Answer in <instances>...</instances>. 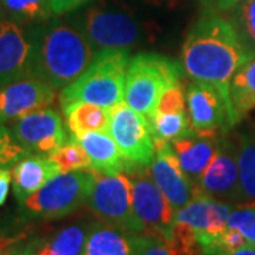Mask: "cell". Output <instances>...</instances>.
<instances>
[{
	"mask_svg": "<svg viewBox=\"0 0 255 255\" xmlns=\"http://www.w3.org/2000/svg\"><path fill=\"white\" fill-rule=\"evenodd\" d=\"M254 57L255 54L243 44L227 17L210 11H206L194 23L182 47L184 73L193 81L217 87L228 104V88L233 75Z\"/></svg>",
	"mask_w": 255,
	"mask_h": 255,
	"instance_id": "cell-1",
	"label": "cell"
},
{
	"mask_svg": "<svg viewBox=\"0 0 255 255\" xmlns=\"http://www.w3.org/2000/svg\"><path fill=\"white\" fill-rule=\"evenodd\" d=\"M31 43V75L63 90L75 81L94 58V47L80 28L48 20L27 27Z\"/></svg>",
	"mask_w": 255,
	"mask_h": 255,
	"instance_id": "cell-2",
	"label": "cell"
},
{
	"mask_svg": "<svg viewBox=\"0 0 255 255\" xmlns=\"http://www.w3.org/2000/svg\"><path fill=\"white\" fill-rule=\"evenodd\" d=\"M130 54L127 50H101L85 71L60 92L61 108L73 102H88L110 110L124 101Z\"/></svg>",
	"mask_w": 255,
	"mask_h": 255,
	"instance_id": "cell-3",
	"label": "cell"
},
{
	"mask_svg": "<svg viewBox=\"0 0 255 255\" xmlns=\"http://www.w3.org/2000/svg\"><path fill=\"white\" fill-rule=\"evenodd\" d=\"M182 75V63L173 58L156 53H139L128 65L124 101L149 121L156 112L160 95L180 81Z\"/></svg>",
	"mask_w": 255,
	"mask_h": 255,
	"instance_id": "cell-4",
	"label": "cell"
},
{
	"mask_svg": "<svg viewBox=\"0 0 255 255\" xmlns=\"http://www.w3.org/2000/svg\"><path fill=\"white\" fill-rule=\"evenodd\" d=\"M80 30L94 48L130 51L152 41L149 26L128 10L98 3L84 13Z\"/></svg>",
	"mask_w": 255,
	"mask_h": 255,
	"instance_id": "cell-5",
	"label": "cell"
},
{
	"mask_svg": "<svg viewBox=\"0 0 255 255\" xmlns=\"http://www.w3.org/2000/svg\"><path fill=\"white\" fill-rule=\"evenodd\" d=\"M95 177L97 172L92 169L57 174L21 203L23 211L31 219L41 220H57L70 216L87 206Z\"/></svg>",
	"mask_w": 255,
	"mask_h": 255,
	"instance_id": "cell-6",
	"label": "cell"
},
{
	"mask_svg": "<svg viewBox=\"0 0 255 255\" xmlns=\"http://www.w3.org/2000/svg\"><path fill=\"white\" fill-rule=\"evenodd\" d=\"M87 209L95 219L132 234L143 233L133 209L132 183L128 174L97 173Z\"/></svg>",
	"mask_w": 255,
	"mask_h": 255,
	"instance_id": "cell-7",
	"label": "cell"
},
{
	"mask_svg": "<svg viewBox=\"0 0 255 255\" xmlns=\"http://www.w3.org/2000/svg\"><path fill=\"white\" fill-rule=\"evenodd\" d=\"M108 132L118 145L125 172L149 169L156 156L153 135L149 121L132 110L125 101L110 108Z\"/></svg>",
	"mask_w": 255,
	"mask_h": 255,
	"instance_id": "cell-8",
	"label": "cell"
},
{
	"mask_svg": "<svg viewBox=\"0 0 255 255\" xmlns=\"http://www.w3.org/2000/svg\"><path fill=\"white\" fill-rule=\"evenodd\" d=\"M186 95L190 127L197 135L221 136L236 125L231 107L217 87L191 81Z\"/></svg>",
	"mask_w": 255,
	"mask_h": 255,
	"instance_id": "cell-9",
	"label": "cell"
},
{
	"mask_svg": "<svg viewBox=\"0 0 255 255\" xmlns=\"http://www.w3.org/2000/svg\"><path fill=\"white\" fill-rule=\"evenodd\" d=\"M9 128L27 155H51L70 139L60 112L51 107L16 119Z\"/></svg>",
	"mask_w": 255,
	"mask_h": 255,
	"instance_id": "cell-10",
	"label": "cell"
},
{
	"mask_svg": "<svg viewBox=\"0 0 255 255\" xmlns=\"http://www.w3.org/2000/svg\"><path fill=\"white\" fill-rule=\"evenodd\" d=\"M196 193L224 203H240L237 139L227 133L220 136L217 152L197 183Z\"/></svg>",
	"mask_w": 255,
	"mask_h": 255,
	"instance_id": "cell-11",
	"label": "cell"
},
{
	"mask_svg": "<svg viewBox=\"0 0 255 255\" xmlns=\"http://www.w3.org/2000/svg\"><path fill=\"white\" fill-rule=\"evenodd\" d=\"M127 174L132 183L133 209L143 226V233L166 238L173 226L176 210L157 187L149 169H139Z\"/></svg>",
	"mask_w": 255,
	"mask_h": 255,
	"instance_id": "cell-12",
	"label": "cell"
},
{
	"mask_svg": "<svg viewBox=\"0 0 255 255\" xmlns=\"http://www.w3.org/2000/svg\"><path fill=\"white\" fill-rule=\"evenodd\" d=\"M55 90L34 75L0 85V124L13 122L55 102Z\"/></svg>",
	"mask_w": 255,
	"mask_h": 255,
	"instance_id": "cell-13",
	"label": "cell"
},
{
	"mask_svg": "<svg viewBox=\"0 0 255 255\" xmlns=\"http://www.w3.org/2000/svg\"><path fill=\"white\" fill-rule=\"evenodd\" d=\"M31 75L27 28L0 14V85Z\"/></svg>",
	"mask_w": 255,
	"mask_h": 255,
	"instance_id": "cell-14",
	"label": "cell"
},
{
	"mask_svg": "<svg viewBox=\"0 0 255 255\" xmlns=\"http://www.w3.org/2000/svg\"><path fill=\"white\" fill-rule=\"evenodd\" d=\"M155 147L156 156L149 167V172L157 187L177 211L197 196L196 187L183 172L170 143H160Z\"/></svg>",
	"mask_w": 255,
	"mask_h": 255,
	"instance_id": "cell-15",
	"label": "cell"
},
{
	"mask_svg": "<svg viewBox=\"0 0 255 255\" xmlns=\"http://www.w3.org/2000/svg\"><path fill=\"white\" fill-rule=\"evenodd\" d=\"M233 207L230 203L197 196L176 211L174 221L191 226L197 236H219L227 228L228 216Z\"/></svg>",
	"mask_w": 255,
	"mask_h": 255,
	"instance_id": "cell-16",
	"label": "cell"
},
{
	"mask_svg": "<svg viewBox=\"0 0 255 255\" xmlns=\"http://www.w3.org/2000/svg\"><path fill=\"white\" fill-rule=\"evenodd\" d=\"M219 142L220 136H201L194 130L170 142V147L177 156L183 172L194 187L211 163L217 152Z\"/></svg>",
	"mask_w": 255,
	"mask_h": 255,
	"instance_id": "cell-17",
	"label": "cell"
},
{
	"mask_svg": "<svg viewBox=\"0 0 255 255\" xmlns=\"http://www.w3.org/2000/svg\"><path fill=\"white\" fill-rule=\"evenodd\" d=\"M60 169L50 155H27L11 169V183L16 200L21 204L48 183Z\"/></svg>",
	"mask_w": 255,
	"mask_h": 255,
	"instance_id": "cell-18",
	"label": "cell"
},
{
	"mask_svg": "<svg viewBox=\"0 0 255 255\" xmlns=\"http://www.w3.org/2000/svg\"><path fill=\"white\" fill-rule=\"evenodd\" d=\"M94 220L92 216L68 223L46 237L31 240V247L40 255H84Z\"/></svg>",
	"mask_w": 255,
	"mask_h": 255,
	"instance_id": "cell-19",
	"label": "cell"
},
{
	"mask_svg": "<svg viewBox=\"0 0 255 255\" xmlns=\"http://www.w3.org/2000/svg\"><path fill=\"white\" fill-rule=\"evenodd\" d=\"M91 159V169L101 174H118L125 172L124 159L117 142L107 132H85L74 137Z\"/></svg>",
	"mask_w": 255,
	"mask_h": 255,
	"instance_id": "cell-20",
	"label": "cell"
},
{
	"mask_svg": "<svg viewBox=\"0 0 255 255\" xmlns=\"http://www.w3.org/2000/svg\"><path fill=\"white\" fill-rule=\"evenodd\" d=\"M84 255H135V234L94 220Z\"/></svg>",
	"mask_w": 255,
	"mask_h": 255,
	"instance_id": "cell-21",
	"label": "cell"
},
{
	"mask_svg": "<svg viewBox=\"0 0 255 255\" xmlns=\"http://www.w3.org/2000/svg\"><path fill=\"white\" fill-rule=\"evenodd\" d=\"M65 127L71 137L85 132H107L110 127V111L88 102H73L63 108Z\"/></svg>",
	"mask_w": 255,
	"mask_h": 255,
	"instance_id": "cell-22",
	"label": "cell"
},
{
	"mask_svg": "<svg viewBox=\"0 0 255 255\" xmlns=\"http://www.w3.org/2000/svg\"><path fill=\"white\" fill-rule=\"evenodd\" d=\"M228 94L234 122L238 124L255 108V57L240 67L233 75Z\"/></svg>",
	"mask_w": 255,
	"mask_h": 255,
	"instance_id": "cell-23",
	"label": "cell"
},
{
	"mask_svg": "<svg viewBox=\"0 0 255 255\" xmlns=\"http://www.w3.org/2000/svg\"><path fill=\"white\" fill-rule=\"evenodd\" d=\"M240 167V203L255 201V124L237 137Z\"/></svg>",
	"mask_w": 255,
	"mask_h": 255,
	"instance_id": "cell-24",
	"label": "cell"
},
{
	"mask_svg": "<svg viewBox=\"0 0 255 255\" xmlns=\"http://www.w3.org/2000/svg\"><path fill=\"white\" fill-rule=\"evenodd\" d=\"M0 14L20 26H36L55 16L51 0H0Z\"/></svg>",
	"mask_w": 255,
	"mask_h": 255,
	"instance_id": "cell-25",
	"label": "cell"
},
{
	"mask_svg": "<svg viewBox=\"0 0 255 255\" xmlns=\"http://www.w3.org/2000/svg\"><path fill=\"white\" fill-rule=\"evenodd\" d=\"M149 127L153 135L155 146L160 143H170L177 137L193 132L189 114H160L155 112L149 119Z\"/></svg>",
	"mask_w": 255,
	"mask_h": 255,
	"instance_id": "cell-26",
	"label": "cell"
},
{
	"mask_svg": "<svg viewBox=\"0 0 255 255\" xmlns=\"http://www.w3.org/2000/svg\"><path fill=\"white\" fill-rule=\"evenodd\" d=\"M226 13L243 44L255 54V0H243Z\"/></svg>",
	"mask_w": 255,
	"mask_h": 255,
	"instance_id": "cell-27",
	"label": "cell"
},
{
	"mask_svg": "<svg viewBox=\"0 0 255 255\" xmlns=\"http://www.w3.org/2000/svg\"><path fill=\"white\" fill-rule=\"evenodd\" d=\"M50 157L60 169V173H68L75 170H88L91 169V159L88 153L74 137L70 136L68 142L60 149L53 152Z\"/></svg>",
	"mask_w": 255,
	"mask_h": 255,
	"instance_id": "cell-28",
	"label": "cell"
},
{
	"mask_svg": "<svg viewBox=\"0 0 255 255\" xmlns=\"http://www.w3.org/2000/svg\"><path fill=\"white\" fill-rule=\"evenodd\" d=\"M166 240L173 255H203L197 233L186 223L174 221Z\"/></svg>",
	"mask_w": 255,
	"mask_h": 255,
	"instance_id": "cell-29",
	"label": "cell"
},
{
	"mask_svg": "<svg viewBox=\"0 0 255 255\" xmlns=\"http://www.w3.org/2000/svg\"><path fill=\"white\" fill-rule=\"evenodd\" d=\"M227 227L238 230L247 238L248 244L255 247V201L234 206L228 216Z\"/></svg>",
	"mask_w": 255,
	"mask_h": 255,
	"instance_id": "cell-30",
	"label": "cell"
},
{
	"mask_svg": "<svg viewBox=\"0 0 255 255\" xmlns=\"http://www.w3.org/2000/svg\"><path fill=\"white\" fill-rule=\"evenodd\" d=\"M187 107V95L184 92L182 81L176 82L166 88L157 101L156 112L160 114H183Z\"/></svg>",
	"mask_w": 255,
	"mask_h": 255,
	"instance_id": "cell-31",
	"label": "cell"
},
{
	"mask_svg": "<svg viewBox=\"0 0 255 255\" xmlns=\"http://www.w3.org/2000/svg\"><path fill=\"white\" fill-rule=\"evenodd\" d=\"M24 156L27 152L18 145L10 128L0 124V167H11Z\"/></svg>",
	"mask_w": 255,
	"mask_h": 255,
	"instance_id": "cell-32",
	"label": "cell"
},
{
	"mask_svg": "<svg viewBox=\"0 0 255 255\" xmlns=\"http://www.w3.org/2000/svg\"><path fill=\"white\" fill-rule=\"evenodd\" d=\"M135 255H173L167 240L159 234H135Z\"/></svg>",
	"mask_w": 255,
	"mask_h": 255,
	"instance_id": "cell-33",
	"label": "cell"
},
{
	"mask_svg": "<svg viewBox=\"0 0 255 255\" xmlns=\"http://www.w3.org/2000/svg\"><path fill=\"white\" fill-rule=\"evenodd\" d=\"M206 11L210 13H226L243 0H200Z\"/></svg>",
	"mask_w": 255,
	"mask_h": 255,
	"instance_id": "cell-34",
	"label": "cell"
},
{
	"mask_svg": "<svg viewBox=\"0 0 255 255\" xmlns=\"http://www.w3.org/2000/svg\"><path fill=\"white\" fill-rule=\"evenodd\" d=\"M88 1L90 0H51V7L55 16H60V14L81 7Z\"/></svg>",
	"mask_w": 255,
	"mask_h": 255,
	"instance_id": "cell-35",
	"label": "cell"
},
{
	"mask_svg": "<svg viewBox=\"0 0 255 255\" xmlns=\"http://www.w3.org/2000/svg\"><path fill=\"white\" fill-rule=\"evenodd\" d=\"M24 243L20 238H4L0 243V255H21Z\"/></svg>",
	"mask_w": 255,
	"mask_h": 255,
	"instance_id": "cell-36",
	"label": "cell"
},
{
	"mask_svg": "<svg viewBox=\"0 0 255 255\" xmlns=\"http://www.w3.org/2000/svg\"><path fill=\"white\" fill-rule=\"evenodd\" d=\"M11 183V169L10 167H0V206L7 200Z\"/></svg>",
	"mask_w": 255,
	"mask_h": 255,
	"instance_id": "cell-37",
	"label": "cell"
},
{
	"mask_svg": "<svg viewBox=\"0 0 255 255\" xmlns=\"http://www.w3.org/2000/svg\"><path fill=\"white\" fill-rule=\"evenodd\" d=\"M224 255H255V247L254 246H247L241 250H237L231 254H224Z\"/></svg>",
	"mask_w": 255,
	"mask_h": 255,
	"instance_id": "cell-38",
	"label": "cell"
},
{
	"mask_svg": "<svg viewBox=\"0 0 255 255\" xmlns=\"http://www.w3.org/2000/svg\"><path fill=\"white\" fill-rule=\"evenodd\" d=\"M21 255H40V254H37L36 251L33 250V247H31V243H30V241H26V243H24V247H23V253H21Z\"/></svg>",
	"mask_w": 255,
	"mask_h": 255,
	"instance_id": "cell-39",
	"label": "cell"
},
{
	"mask_svg": "<svg viewBox=\"0 0 255 255\" xmlns=\"http://www.w3.org/2000/svg\"><path fill=\"white\" fill-rule=\"evenodd\" d=\"M3 240H4V238H0V243H1V241H3Z\"/></svg>",
	"mask_w": 255,
	"mask_h": 255,
	"instance_id": "cell-40",
	"label": "cell"
}]
</instances>
